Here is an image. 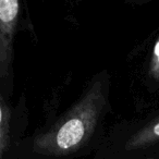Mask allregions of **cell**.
Listing matches in <instances>:
<instances>
[{
    "label": "cell",
    "instance_id": "cell-5",
    "mask_svg": "<svg viewBox=\"0 0 159 159\" xmlns=\"http://www.w3.org/2000/svg\"><path fill=\"white\" fill-rule=\"evenodd\" d=\"M150 75L155 80H159V38L157 39L156 44L152 49V57L149 66Z\"/></svg>",
    "mask_w": 159,
    "mask_h": 159
},
{
    "label": "cell",
    "instance_id": "cell-1",
    "mask_svg": "<svg viewBox=\"0 0 159 159\" xmlns=\"http://www.w3.org/2000/svg\"><path fill=\"white\" fill-rule=\"evenodd\" d=\"M104 100L102 84L97 82L61 123L36 139V150L60 155L79 148L94 131Z\"/></svg>",
    "mask_w": 159,
    "mask_h": 159
},
{
    "label": "cell",
    "instance_id": "cell-3",
    "mask_svg": "<svg viewBox=\"0 0 159 159\" xmlns=\"http://www.w3.org/2000/svg\"><path fill=\"white\" fill-rule=\"evenodd\" d=\"M157 139H159V119L152 123L147 124L145 128L139 131L132 139H130V141L126 144V147L129 149L143 147L148 144L154 143Z\"/></svg>",
    "mask_w": 159,
    "mask_h": 159
},
{
    "label": "cell",
    "instance_id": "cell-4",
    "mask_svg": "<svg viewBox=\"0 0 159 159\" xmlns=\"http://www.w3.org/2000/svg\"><path fill=\"white\" fill-rule=\"evenodd\" d=\"M0 155L1 157L5 154L9 145V121H10V110L7 108L5 102L1 100L0 105Z\"/></svg>",
    "mask_w": 159,
    "mask_h": 159
},
{
    "label": "cell",
    "instance_id": "cell-2",
    "mask_svg": "<svg viewBox=\"0 0 159 159\" xmlns=\"http://www.w3.org/2000/svg\"><path fill=\"white\" fill-rule=\"evenodd\" d=\"M20 5L16 0L0 1V75L9 73L12 60V39L18 21Z\"/></svg>",
    "mask_w": 159,
    "mask_h": 159
}]
</instances>
